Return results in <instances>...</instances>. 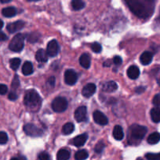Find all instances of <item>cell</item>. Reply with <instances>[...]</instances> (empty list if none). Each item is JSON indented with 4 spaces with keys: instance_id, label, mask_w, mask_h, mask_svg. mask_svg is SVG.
Masks as SVG:
<instances>
[{
    "instance_id": "8",
    "label": "cell",
    "mask_w": 160,
    "mask_h": 160,
    "mask_svg": "<svg viewBox=\"0 0 160 160\" xmlns=\"http://www.w3.org/2000/svg\"><path fill=\"white\" fill-rule=\"evenodd\" d=\"M59 45H58L57 42L56 40H51L47 45L46 53L48 56H50V57L56 56L59 52Z\"/></svg>"
},
{
    "instance_id": "9",
    "label": "cell",
    "mask_w": 160,
    "mask_h": 160,
    "mask_svg": "<svg viewBox=\"0 0 160 160\" xmlns=\"http://www.w3.org/2000/svg\"><path fill=\"white\" fill-rule=\"evenodd\" d=\"M87 109L86 106H79L75 112V118L77 122H83L86 120Z\"/></svg>"
},
{
    "instance_id": "26",
    "label": "cell",
    "mask_w": 160,
    "mask_h": 160,
    "mask_svg": "<svg viewBox=\"0 0 160 160\" xmlns=\"http://www.w3.org/2000/svg\"><path fill=\"white\" fill-rule=\"evenodd\" d=\"M75 127L72 123H67L63 126L62 132L64 134H70L74 131Z\"/></svg>"
},
{
    "instance_id": "36",
    "label": "cell",
    "mask_w": 160,
    "mask_h": 160,
    "mask_svg": "<svg viewBox=\"0 0 160 160\" xmlns=\"http://www.w3.org/2000/svg\"><path fill=\"white\" fill-rule=\"evenodd\" d=\"M113 62H114L115 65H116V66L121 65V64H122V58H121L120 56H115L114 59H113Z\"/></svg>"
},
{
    "instance_id": "10",
    "label": "cell",
    "mask_w": 160,
    "mask_h": 160,
    "mask_svg": "<svg viewBox=\"0 0 160 160\" xmlns=\"http://www.w3.org/2000/svg\"><path fill=\"white\" fill-rule=\"evenodd\" d=\"M93 117L94 121H95V123H97V124L101 125V126H104V125H106L107 123H108V118H107V117L103 113V112H100V111L96 110L95 112H93Z\"/></svg>"
},
{
    "instance_id": "5",
    "label": "cell",
    "mask_w": 160,
    "mask_h": 160,
    "mask_svg": "<svg viewBox=\"0 0 160 160\" xmlns=\"http://www.w3.org/2000/svg\"><path fill=\"white\" fill-rule=\"evenodd\" d=\"M52 108L56 112H62L67 108V101L64 97H56L52 102Z\"/></svg>"
},
{
    "instance_id": "7",
    "label": "cell",
    "mask_w": 160,
    "mask_h": 160,
    "mask_svg": "<svg viewBox=\"0 0 160 160\" xmlns=\"http://www.w3.org/2000/svg\"><path fill=\"white\" fill-rule=\"evenodd\" d=\"M78 80V75L74 70L69 69L64 73V81L68 85H74Z\"/></svg>"
},
{
    "instance_id": "28",
    "label": "cell",
    "mask_w": 160,
    "mask_h": 160,
    "mask_svg": "<svg viewBox=\"0 0 160 160\" xmlns=\"http://www.w3.org/2000/svg\"><path fill=\"white\" fill-rule=\"evenodd\" d=\"M10 62V67L13 70H17L20 65V59L19 58H13L9 61Z\"/></svg>"
},
{
    "instance_id": "35",
    "label": "cell",
    "mask_w": 160,
    "mask_h": 160,
    "mask_svg": "<svg viewBox=\"0 0 160 160\" xmlns=\"http://www.w3.org/2000/svg\"><path fill=\"white\" fill-rule=\"evenodd\" d=\"M39 160H50V157L49 154L45 152H42L39 155Z\"/></svg>"
},
{
    "instance_id": "43",
    "label": "cell",
    "mask_w": 160,
    "mask_h": 160,
    "mask_svg": "<svg viewBox=\"0 0 160 160\" xmlns=\"http://www.w3.org/2000/svg\"><path fill=\"white\" fill-rule=\"evenodd\" d=\"M11 0H1V2L2 3H8V2H10Z\"/></svg>"
},
{
    "instance_id": "46",
    "label": "cell",
    "mask_w": 160,
    "mask_h": 160,
    "mask_svg": "<svg viewBox=\"0 0 160 160\" xmlns=\"http://www.w3.org/2000/svg\"><path fill=\"white\" fill-rule=\"evenodd\" d=\"M158 84H159V85H160V79L158 80Z\"/></svg>"
},
{
    "instance_id": "27",
    "label": "cell",
    "mask_w": 160,
    "mask_h": 160,
    "mask_svg": "<svg viewBox=\"0 0 160 160\" xmlns=\"http://www.w3.org/2000/svg\"><path fill=\"white\" fill-rule=\"evenodd\" d=\"M72 6L75 10H80L83 8H84L85 2L81 0H73L72 2Z\"/></svg>"
},
{
    "instance_id": "1",
    "label": "cell",
    "mask_w": 160,
    "mask_h": 160,
    "mask_svg": "<svg viewBox=\"0 0 160 160\" xmlns=\"http://www.w3.org/2000/svg\"><path fill=\"white\" fill-rule=\"evenodd\" d=\"M132 12L141 18H147L153 13L154 2L152 1H125Z\"/></svg>"
},
{
    "instance_id": "33",
    "label": "cell",
    "mask_w": 160,
    "mask_h": 160,
    "mask_svg": "<svg viewBox=\"0 0 160 160\" xmlns=\"http://www.w3.org/2000/svg\"><path fill=\"white\" fill-rule=\"evenodd\" d=\"M152 103H153L154 106H155L156 107H159L160 106V94H156V95L154 96L153 100H152Z\"/></svg>"
},
{
    "instance_id": "6",
    "label": "cell",
    "mask_w": 160,
    "mask_h": 160,
    "mask_svg": "<svg viewBox=\"0 0 160 160\" xmlns=\"http://www.w3.org/2000/svg\"><path fill=\"white\" fill-rule=\"evenodd\" d=\"M23 130L27 135L31 136V137H40L43 134V131L42 129L35 126L34 124H31V123H28V124L24 125Z\"/></svg>"
},
{
    "instance_id": "30",
    "label": "cell",
    "mask_w": 160,
    "mask_h": 160,
    "mask_svg": "<svg viewBox=\"0 0 160 160\" xmlns=\"http://www.w3.org/2000/svg\"><path fill=\"white\" fill-rule=\"evenodd\" d=\"M91 48H92L93 52H94L96 53L100 52L102 50L101 45L98 42H94V43H93L92 45H91Z\"/></svg>"
},
{
    "instance_id": "29",
    "label": "cell",
    "mask_w": 160,
    "mask_h": 160,
    "mask_svg": "<svg viewBox=\"0 0 160 160\" xmlns=\"http://www.w3.org/2000/svg\"><path fill=\"white\" fill-rule=\"evenodd\" d=\"M145 157L148 160H160V152L159 153H147Z\"/></svg>"
},
{
    "instance_id": "13",
    "label": "cell",
    "mask_w": 160,
    "mask_h": 160,
    "mask_svg": "<svg viewBox=\"0 0 160 160\" xmlns=\"http://www.w3.org/2000/svg\"><path fill=\"white\" fill-rule=\"evenodd\" d=\"M101 90L105 92H113L118 89V85L115 81H110L101 84Z\"/></svg>"
},
{
    "instance_id": "41",
    "label": "cell",
    "mask_w": 160,
    "mask_h": 160,
    "mask_svg": "<svg viewBox=\"0 0 160 160\" xmlns=\"http://www.w3.org/2000/svg\"><path fill=\"white\" fill-rule=\"evenodd\" d=\"M144 90H145V88H144V87H138V88H136V90L135 91H136V93L141 94L143 92H144Z\"/></svg>"
},
{
    "instance_id": "17",
    "label": "cell",
    "mask_w": 160,
    "mask_h": 160,
    "mask_svg": "<svg viewBox=\"0 0 160 160\" xmlns=\"http://www.w3.org/2000/svg\"><path fill=\"white\" fill-rule=\"evenodd\" d=\"M127 75L129 78L132 80H135L139 77L140 75V70L136 66H131L129 67L127 70Z\"/></svg>"
},
{
    "instance_id": "4",
    "label": "cell",
    "mask_w": 160,
    "mask_h": 160,
    "mask_svg": "<svg viewBox=\"0 0 160 160\" xmlns=\"http://www.w3.org/2000/svg\"><path fill=\"white\" fill-rule=\"evenodd\" d=\"M147 129L146 127L138 124H133L130 128V134L132 138L135 140H141L147 134Z\"/></svg>"
},
{
    "instance_id": "31",
    "label": "cell",
    "mask_w": 160,
    "mask_h": 160,
    "mask_svg": "<svg viewBox=\"0 0 160 160\" xmlns=\"http://www.w3.org/2000/svg\"><path fill=\"white\" fill-rule=\"evenodd\" d=\"M104 147L105 145L104 144V142H102V141H100V142H99L96 145L95 148H94V150H95V152L97 153H101L102 152H103Z\"/></svg>"
},
{
    "instance_id": "40",
    "label": "cell",
    "mask_w": 160,
    "mask_h": 160,
    "mask_svg": "<svg viewBox=\"0 0 160 160\" xmlns=\"http://www.w3.org/2000/svg\"><path fill=\"white\" fill-rule=\"evenodd\" d=\"M7 40V36L6 35V34L2 31H0V42H3V41Z\"/></svg>"
},
{
    "instance_id": "39",
    "label": "cell",
    "mask_w": 160,
    "mask_h": 160,
    "mask_svg": "<svg viewBox=\"0 0 160 160\" xmlns=\"http://www.w3.org/2000/svg\"><path fill=\"white\" fill-rule=\"evenodd\" d=\"M8 98H9V99L11 100V101H15L17 98V95L15 92H11L9 94V95H8Z\"/></svg>"
},
{
    "instance_id": "20",
    "label": "cell",
    "mask_w": 160,
    "mask_h": 160,
    "mask_svg": "<svg viewBox=\"0 0 160 160\" xmlns=\"http://www.w3.org/2000/svg\"><path fill=\"white\" fill-rule=\"evenodd\" d=\"M150 115L152 121L155 122V123L160 122V108L155 107L152 109L150 112Z\"/></svg>"
},
{
    "instance_id": "38",
    "label": "cell",
    "mask_w": 160,
    "mask_h": 160,
    "mask_svg": "<svg viewBox=\"0 0 160 160\" xmlns=\"http://www.w3.org/2000/svg\"><path fill=\"white\" fill-rule=\"evenodd\" d=\"M7 86L5 84H0V95H5L7 92Z\"/></svg>"
},
{
    "instance_id": "23",
    "label": "cell",
    "mask_w": 160,
    "mask_h": 160,
    "mask_svg": "<svg viewBox=\"0 0 160 160\" xmlns=\"http://www.w3.org/2000/svg\"><path fill=\"white\" fill-rule=\"evenodd\" d=\"M17 9L14 7H6L2 10V13L6 17H13L17 14Z\"/></svg>"
},
{
    "instance_id": "18",
    "label": "cell",
    "mask_w": 160,
    "mask_h": 160,
    "mask_svg": "<svg viewBox=\"0 0 160 160\" xmlns=\"http://www.w3.org/2000/svg\"><path fill=\"white\" fill-rule=\"evenodd\" d=\"M113 137L117 141H121L123 139L124 132L122 127H120L119 125L115 126L114 129H113Z\"/></svg>"
},
{
    "instance_id": "45",
    "label": "cell",
    "mask_w": 160,
    "mask_h": 160,
    "mask_svg": "<svg viewBox=\"0 0 160 160\" xmlns=\"http://www.w3.org/2000/svg\"><path fill=\"white\" fill-rule=\"evenodd\" d=\"M10 160H20V159H17V158H13V159H11Z\"/></svg>"
},
{
    "instance_id": "14",
    "label": "cell",
    "mask_w": 160,
    "mask_h": 160,
    "mask_svg": "<svg viewBox=\"0 0 160 160\" xmlns=\"http://www.w3.org/2000/svg\"><path fill=\"white\" fill-rule=\"evenodd\" d=\"M87 139H88L87 134H80V135L76 136V137L72 140V145H74L76 147H81L83 146V145H84V144L86 143Z\"/></svg>"
},
{
    "instance_id": "3",
    "label": "cell",
    "mask_w": 160,
    "mask_h": 160,
    "mask_svg": "<svg viewBox=\"0 0 160 160\" xmlns=\"http://www.w3.org/2000/svg\"><path fill=\"white\" fill-rule=\"evenodd\" d=\"M24 46V36L22 34H17L13 38L9 45V48L13 52H19Z\"/></svg>"
},
{
    "instance_id": "42",
    "label": "cell",
    "mask_w": 160,
    "mask_h": 160,
    "mask_svg": "<svg viewBox=\"0 0 160 160\" xmlns=\"http://www.w3.org/2000/svg\"><path fill=\"white\" fill-rule=\"evenodd\" d=\"M3 24H4V23H3V21L0 19V31H1L2 28H3Z\"/></svg>"
},
{
    "instance_id": "22",
    "label": "cell",
    "mask_w": 160,
    "mask_h": 160,
    "mask_svg": "<svg viewBox=\"0 0 160 160\" xmlns=\"http://www.w3.org/2000/svg\"><path fill=\"white\" fill-rule=\"evenodd\" d=\"M70 158V152L67 149L63 148L58 151L56 155V159L57 160H68Z\"/></svg>"
},
{
    "instance_id": "25",
    "label": "cell",
    "mask_w": 160,
    "mask_h": 160,
    "mask_svg": "<svg viewBox=\"0 0 160 160\" xmlns=\"http://www.w3.org/2000/svg\"><path fill=\"white\" fill-rule=\"evenodd\" d=\"M88 156H89V154H88L87 151L83 149L76 152L75 155V159L76 160H85L87 159Z\"/></svg>"
},
{
    "instance_id": "32",
    "label": "cell",
    "mask_w": 160,
    "mask_h": 160,
    "mask_svg": "<svg viewBox=\"0 0 160 160\" xmlns=\"http://www.w3.org/2000/svg\"><path fill=\"white\" fill-rule=\"evenodd\" d=\"M8 142L7 134L3 131L0 132V145H5Z\"/></svg>"
},
{
    "instance_id": "24",
    "label": "cell",
    "mask_w": 160,
    "mask_h": 160,
    "mask_svg": "<svg viewBox=\"0 0 160 160\" xmlns=\"http://www.w3.org/2000/svg\"><path fill=\"white\" fill-rule=\"evenodd\" d=\"M160 141V134L158 132H155L151 134L147 138V142L150 145H155Z\"/></svg>"
},
{
    "instance_id": "19",
    "label": "cell",
    "mask_w": 160,
    "mask_h": 160,
    "mask_svg": "<svg viewBox=\"0 0 160 160\" xmlns=\"http://www.w3.org/2000/svg\"><path fill=\"white\" fill-rule=\"evenodd\" d=\"M35 59L38 62H45L48 59V55H47L46 51L44 49H39L35 54Z\"/></svg>"
},
{
    "instance_id": "12",
    "label": "cell",
    "mask_w": 160,
    "mask_h": 160,
    "mask_svg": "<svg viewBox=\"0 0 160 160\" xmlns=\"http://www.w3.org/2000/svg\"><path fill=\"white\" fill-rule=\"evenodd\" d=\"M96 85L94 84H88L85 86L84 88H83V91H82V94L84 97L86 98H89L91 97L92 95H93V94L96 92Z\"/></svg>"
},
{
    "instance_id": "44",
    "label": "cell",
    "mask_w": 160,
    "mask_h": 160,
    "mask_svg": "<svg viewBox=\"0 0 160 160\" xmlns=\"http://www.w3.org/2000/svg\"><path fill=\"white\" fill-rule=\"evenodd\" d=\"M19 159H20V160H26V159H25L24 157H23V156H20V157L19 158Z\"/></svg>"
},
{
    "instance_id": "34",
    "label": "cell",
    "mask_w": 160,
    "mask_h": 160,
    "mask_svg": "<svg viewBox=\"0 0 160 160\" xmlns=\"http://www.w3.org/2000/svg\"><path fill=\"white\" fill-rule=\"evenodd\" d=\"M19 85H20V81H19V78L17 75H15L13 80L12 82V88L13 89H17L18 88Z\"/></svg>"
},
{
    "instance_id": "16",
    "label": "cell",
    "mask_w": 160,
    "mask_h": 160,
    "mask_svg": "<svg viewBox=\"0 0 160 160\" xmlns=\"http://www.w3.org/2000/svg\"><path fill=\"white\" fill-rule=\"evenodd\" d=\"M79 63L83 68L88 69L89 68L91 64V59L90 56L88 53H83L79 58Z\"/></svg>"
},
{
    "instance_id": "47",
    "label": "cell",
    "mask_w": 160,
    "mask_h": 160,
    "mask_svg": "<svg viewBox=\"0 0 160 160\" xmlns=\"http://www.w3.org/2000/svg\"><path fill=\"white\" fill-rule=\"evenodd\" d=\"M137 160H143V159H138Z\"/></svg>"
},
{
    "instance_id": "15",
    "label": "cell",
    "mask_w": 160,
    "mask_h": 160,
    "mask_svg": "<svg viewBox=\"0 0 160 160\" xmlns=\"http://www.w3.org/2000/svg\"><path fill=\"white\" fill-rule=\"evenodd\" d=\"M152 59H153V55H152V52H144L142 53V55L140 57V61H141V64L142 65H148L152 62Z\"/></svg>"
},
{
    "instance_id": "48",
    "label": "cell",
    "mask_w": 160,
    "mask_h": 160,
    "mask_svg": "<svg viewBox=\"0 0 160 160\" xmlns=\"http://www.w3.org/2000/svg\"><path fill=\"white\" fill-rule=\"evenodd\" d=\"M159 19H160V17H159Z\"/></svg>"
},
{
    "instance_id": "37",
    "label": "cell",
    "mask_w": 160,
    "mask_h": 160,
    "mask_svg": "<svg viewBox=\"0 0 160 160\" xmlns=\"http://www.w3.org/2000/svg\"><path fill=\"white\" fill-rule=\"evenodd\" d=\"M55 81H56V80H55L54 77H50V78L48 79V81H47V84L51 88L54 87Z\"/></svg>"
},
{
    "instance_id": "2",
    "label": "cell",
    "mask_w": 160,
    "mask_h": 160,
    "mask_svg": "<svg viewBox=\"0 0 160 160\" xmlns=\"http://www.w3.org/2000/svg\"><path fill=\"white\" fill-rule=\"evenodd\" d=\"M24 103L30 111L36 112L40 108L42 104V98L35 90H28L27 91L24 95Z\"/></svg>"
},
{
    "instance_id": "21",
    "label": "cell",
    "mask_w": 160,
    "mask_h": 160,
    "mask_svg": "<svg viewBox=\"0 0 160 160\" xmlns=\"http://www.w3.org/2000/svg\"><path fill=\"white\" fill-rule=\"evenodd\" d=\"M22 73L24 75H31L33 73V65L29 61H26L22 67Z\"/></svg>"
},
{
    "instance_id": "11",
    "label": "cell",
    "mask_w": 160,
    "mask_h": 160,
    "mask_svg": "<svg viewBox=\"0 0 160 160\" xmlns=\"http://www.w3.org/2000/svg\"><path fill=\"white\" fill-rule=\"evenodd\" d=\"M24 27V22L22 20H18V21L9 23L6 27V29L9 33H15L17 31H20Z\"/></svg>"
}]
</instances>
